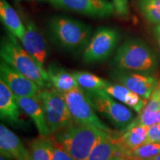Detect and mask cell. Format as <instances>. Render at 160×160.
<instances>
[{
  "label": "cell",
  "instance_id": "obj_31",
  "mask_svg": "<svg viewBox=\"0 0 160 160\" xmlns=\"http://www.w3.org/2000/svg\"><path fill=\"white\" fill-rule=\"evenodd\" d=\"M11 159H9V158H8L7 157H5V155L3 154H1V156H0V160H9Z\"/></svg>",
  "mask_w": 160,
  "mask_h": 160
},
{
  "label": "cell",
  "instance_id": "obj_29",
  "mask_svg": "<svg viewBox=\"0 0 160 160\" xmlns=\"http://www.w3.org/2000/svg\"><path fill=\"white\" fill-rule=\"evenodd\" d=\"M150 142H160V123L148 127V141Z\"/></svg>",
  "mask_w": 160,
  "mask_h": 160
},
{
  "label": "cell",
  "instance_id": "obj_36",
  "mask_svg": "<svg viewBox=\"0 0 160 160\" xmlns=\"http://www.w3.org/2000/svg\"><path fill=\"white\" fill-rule=\"evenodd\" d=\"M38 1H42V2H45V1H49V0H38Z\"/></svg>",
  "mask_w": 160,
  "mask_h": 160
},
{
  "label": "cell",
  "instance_id": "obj_6",
  "mask_svg": "<svg viewBox=\"0 0 160 160\" xmlns=\"http://www.w3.org/2000/svg\"><path fill=\"white\" fill-rule=\"evenodd\" d=\"M85 92L91 99L95 111L104 115L116 128L125 131L135 119L131 110L116 101L105 90Z\"/></svg>",
  "mask_w": 160,
  "mask_h": 160
},
{
  "label": "cell",
  "instance_id": "obj_28",
  "mask_svg": "<svg viewBox=\"0 0 160 160\" xmlns=\"http://www.w3.org/2000/svg\"><path fill=\"white\" fill-rule=\"evenodd\" d=\"M142 110L148 111H157L160 110V99L158 96L157 90L153 92L148 102L145 103V107Z\"/></svg>",
  "mask_w": 160,
  "mask_h": 160
},
{
  "label": "cell",
  "instance_id": "obj_18",
  "mask_svg": "<svg viewBox=\"0 0 160 160\" xmlns=\"http://www.w3.org/2000/svg\"><path fill=\"white\" fill-rule=\"evenodd\" d=\"M0 19L7 31L21 41L25 26L21 16L6 0H0Z\"/></svg>",
  "mask_w": 160,
  "mask_h": 160
},
{
  "label": "cell",
  "instance_id": "obj_23",
  "mask_svg": "<svg viewBox=\"0 0 160 160\" xmlns=\"http://www.w3.org/2000/svg\"><path fill=\"white\" fill-rule=\"evenodd\" d=\"M105 91L115 99L119 101L120 102L125 104L128 106L131 105L133 100L131 99H133V97H134L136 94L135 93L130 91L128 88L120 83L108 82L105 88Z\"/></svg>",
  "mask_w": 160,
  "mask_h": 160
},
{
  "label": "cell",
  "instance_id": "obj_19",
  "mask_svg": "<svg viewBox=\"0 0 160 160\" xmlns=\"http://www.w3.org/2000/svg\"><path fill=\"white\" fill-rule=\"evenodd\" d=\"M53 139L49 137H41L30 144V155L31 160H52Z\"/></svg>",
  "mask_w": 160,
  "mask_h": 160
},
{
  "label": "cell",
  "instance_id": "obj_14",
  "mask_svg": "<svg viewBox=\"0 0 160 160\" xmlns=\"http://www.w3.org/2000/svg\"><path fill=\"white\" fill-rule=\"evenodd\" d=\"M16 99L22 111L33 120L40 137H49L51 131L46 122L45 113L40 102L39 96L33 97H20L16 96Z\"/></svg>",
  "mask_w": 160,
  "mask_h": 160
},
{
  "label": "cell",
  "instance_id": "obj_5",
  "mask_svg": "<svg viewBox=\"0 0 160 160\" xmlns=\"http://www.w3.org/2000/svg\"><path fill=\"white\" fill-rule=\"evenodd\" d=\"M39 98L51 133H57L73 124V118L63 94L53 88H45Z\"/></svg>",
  "mask_w": 160,
  "mask_h": 160
},
{
  "label": "cell",
  "instance_id": "obj_1",
  "mask_svg": "<svg viewBox=\"0 0 160 160\" xmlns=\"http://www.w3.org/2000/svg\"><path fill=\"white\" fill-rule=\"evenodd\" d=\"M47 31L56 46L73 54L83 52L92 37L89 25L64 15H55L50 18Z\"/></svg>",
  "mask_w": 160,
  "mask_h": 160
},
{
  "label": "cell",
  "instance_id": "obj_24",
  "mask_svg": "<svg viewBox=\"0 0 160 160\" xmlns=\"http://www.w3.org/2000/svg\"><path fill=\"white\" fill-rule=\"evenodd\" d=\"M160 153V142H147L131 151L133 160L151 159Z\"/></svg>",
  "mask_w": 160,
  "mask_h": 160
},
{
  "label": "cell",
  "instance_id": "obj_10",
  "mask_svg": "<svg viewBox=\"0 0 160 160\" xmlns=\"http://www.w3.org/2000/svg\"><path fill=\"white\" fill-rule=\"evenodd\" d=\"M111 77L144 99H149L159 83L150 73L117 68L111 72Z\"/></svg>",
  "mask_w": 160,
  "mask_h": 160
},
{
  "label": "cell",
  "instance_id": "obj_8",
  "mask_svg": "<svg viewBox=\"0 0 160 160\" xmlns=\"http://www.w3.org/2000/svg\"><path fill=\"white\" fill-rule=\"evenodd\" d=\"M63 96L75 123L94 126L108 133H113L96 114L91 99L81 88H74Z\"/></svg>",
  "mask_w": 160,
  "mask_h": 160
},
{
  "label": "cell",
  "instance_id": "obj_9",
  "mask_svg": "<svg viewBox=\"0 0 160 160\" xmlns=\"http://www.w3.org/2000/svg\"><path fill=\"white\" fill-rule=\"evenodd\" d=\"M57 8L65 10L94 19H105L115 13L108 0H49Z\"/></svg>",
  "mask_w": 160,
  "mask_h": 160
},
{
  "label": "cell",
  "instance_id": "obj_26",
  "mask_svg": "<svg viewBox=\"0 0 160 160\" xmlns=\"http://www.w3.org/2000/svg\"><path fill=\"white\" fill-rule=\"evenodd\" d=\"M116 14L121 18H128L130 15L129 4L128 0H111Z\"/></svg>",
  "mask_w": 160,
  "mask_h": 160
},
{
  "label": "cell",
  "instance_id": "obj_20",
  "mask_svg": "<svg viewBox=\"0 0 160 160\" xmlns=\"http://www.w3.org/2000/svg\"><path fill=\"white\" fill-rule=\"evenodd\" d=\"M78 85L85 91H93L105 90L109 82L88 71H73Z\"/></svg>",
  "mask_w": 160,
  "mask_h": 160
},
{
  "label": "cell",
  "instance_id": "obj_16",
  "mask_svg": "<svg viewBox=\"0 0 160 160\" xmlns=\"http://www.w3.org/2000/svg\"><path fill=\"white\" fill-rule=\"evenodd\" d=\"M20 107L14 93L2 80H0V117L12 125L19 122Z\"/></svg>",
  "mask_w": 160,
  "mask_h": 160
},
{
  "label": "cell",
  "instance_id": "obj_34",
  "mask_svg": "<svg viewBox=\"0 0 160 160\" xmlns=\"http://www.w3.org/2000/svg\"><path fill=\"white\" fill-rule=\"evenodd\" d=\"M15 2H24V1H29V0H14Z\"/></svg>",
  "mask_w": 160,
  "mask_h": 160
},
{
  "label": "cell",
  "instance_id": "obj_4",
  "mask_svg": "<svg viewBox=\"0 0 160 160\" xmlns=\"http://www.w3.org/2000/svg\"><path fill=\"white\" fill-rule=\"evenodd\" d=\"M112 65L117 69L151 73L157 68L158 59L143 40L129 38L117 48Z\"/></svg>",
  "mask_w": 160,
  "mask_h": 160
},
{
  "label": "cell",
  "instance_id": "obj_2",
  "mask_svg": "<svg viewBox=\"0 0 160 160\" xmlns=\"http://www.w3.org/2000/svg\"><path fill=\"white\" fill-rule=\"evenodd\" d=\"M19 42L10 32L2 37L0 45L2 60L34 82L40 90L50 88L51 85L47 71L38 65Z\"/></svg>",
  "mask_w": 160,
  "mask_h": 160
},
{
  "label": "cell",
  "instance_id": "obj_21",
  "mask_svg": "<svg viewBox=\"0 0 160 160\" xmlns=\"http://www.w3.org/2000/svg\"><path fill=\"white\" fill-rule=\"evenodd\" d=\"M111 134L102 137L98 142L87 160H111L114 158L117 144L111 139Z\"/></svg>",
  "mask_w": 160,
  "mask_h": 160
},
{
  "label": "cell",
  "instance_id": "obj_12",
  "mask_svg": "<svg viewBox=\"0 0 160 160\" xmlns=\"http://www.w3.org/2000/svg\"><path fill=\"white\" fill-rule=\"evenodd\" d=\"M0 77L17 97H37L41 91L34 82L22 74L3 60L0 63Z\"/></svg>",
  "mask_w": 160,
  "mask_h": 160
},
{
  "label": "cell",
  "instance_id": "obj_32",
  "mask_svg": "<svg viewBox=\"0 0 160 160\" xmlns=\"http://www.w3.org/2000/svg\"><path fill=\"white\" fill-rule=\"evenodd\" d=\"M156 90H157L158 96H159V99H160V82L159 83V85H158L157 88H156Z\"/></svg>",
  "mask_w": 160,
  "mask_h": 160
},
{
  "label": "cell",
  "instance_id": "obj_25",
  "mask_svg": "<svg viewBox=\"0 0 160 160\" xmlns=\"http://www.w3.org/2000/svg\"><path fill=\"white\" fill-rule=\"evenodd\" d=\"M133 122L141 124L150 127V126L160 123V110L157 111H148L142 110Z\"/></svg>",
  "mask_w": 160,
  "mask_h": 160
},
{
  "label": "cell",
  "instance_id": "obj_7",
  "mask_svg": "<svg viewBox=\"0 0 160 160\" xmlns=\"http://www.w3.org/2000/svg\"><path fill=\"white\" fill-rule=\"evenodd\" d=\"M120 39L121 33L119 30L111 27H99L92 35L82 52L83 61L93 64L108 59L117 48Z\"/></svg>",
  "mask_w": 160,
  "mask_h": 160
},
{
  "label": "cell",
  "instance_id": "obj_30",
  "mask_svg": "<svg viewBox=\"0 0 160 160\" xmlns=\"http://www.w3.org/2000/svg\"><path fill=\"white\" fill-rule=\"evenodd\" d=\"M154 35H155V37H156V39H157L158 45H159V48H160V25L156 26V28L154 29Z\"/></svg>",
  "mask_w": 160,
  "mask_h": 160
},
{
  "label": "cell",
  "instance_id": "obj_37",
  "mask_svg": "<svg viewBox=\"0 0 160 160\" xmlns=\"http://www.w3.org/2000/svg\"><path fill=\"white\" fill-rule=\"evenodd\" d=\"M145 160H150V159H145Z\"/></svg>",
  "mask_w": 160,
  "mask_h": 160
},
{
  "label": "cell",
  "instance_id": "obj_22",
  "mask_svg": "<svg viewBox=\"0 0 160 160\" xmlns=\"http://www.w3.org/2000/svg\"><path fill=\"white\" fill-rule=\"evenodd\" d=\"M139 8L147 21L160 25V0H139Z\"/></svg>",
  "mask_w": 160,
  "mask_h": 160
},
{
  "label": "cell",
  "instance_id": "obj_13",
  "mask_svg": "<svg viewBox=\"0 0 160 160\" xmlns=\"http://www.w3.org/2000/svg\"><path fill=\"white\" fill-rule=\"evenodd\" d=\"M0 151L11 159L31 160L29 150L19 137L2 124L0 125Z\"/></svg>",
  "mask_w": 160,
  "mask_h": 160
},
{
  "label": "cell",
  "instance_id": "obj_11",
  "mask_svg": "<svg viewBox=\"0 0 160 160\" xmlns=\"http://www.w3.org/2000/svg\"><path fill=\"white\" fill-rule=\"evenodd\" d=\"M19 14L25 26V33L21 42L25 51L34 59L42 68L48 57V47L46 39L33 19L19 11Z\"/></svg>",
  "mask_w": 160,
  "mask_h": 160
},
{
  "label": "cell",
  "instance_id": "obj_15",
  "mask_svg": "<svg viewBox=\"0 0 160 160\" xmlns=\"http://www.w3.org/2000/svg\"><path fill=\"white\" fill-rule=\"evenodd\" d=\"M148 130V126L133 122L128 128L122 131V133L119 136H117L113 132L111 134V138L114 143L128 151H132L147 142Z\"/></svg>",
  "mask_w": 160,
  "mask_h": 160
},
{
  "label": "cell",
  "instance_id": "obj_3",
  "mask_svg": "<svg viewBox=\"0 0 160 160\" xmlns=\"http://www.w3.org/2000/svg\"><path fill=\"white\" fill-rule=\"evenodd\" d=\"M108 134L94 126L73 122L55 133L53 139L75 160H87L98 142Z\"/></svg>",
  "mask_w": 160,
  "mask_h": 160
},
{
  "label": "cell",
  "instance_id": "obj_33",
  "mask_svg": "<svg viewBox=\"0 0 160 160\" xmlns=\"http://www.w3.org/2000/svg\"><path fill=\"white\" fill-rule=\"evenodd\" d=\"M150 160H160V153L159 154H158L157 156H156V157H154L153 158H152V159H151Z\"/></svg>",
  "mask_w": 160,
  "mask_h": 160
},
{
  "label": "cell",
  "instance_id": "obj_17",
  "mask_svg": "<svg viewBox=\"0 0 160 160\" xmlns=\"http://www.w3.org/2000/svg\"><path fill=\"white\" fill-rule=\"evenodd\" d=\"M51 88L61 93H68L79 87L73 73H71L62 67L51 64L47 69Z\"/></svg>",
  "mask_w": 160,
  "mask_h": 160
},
{
  "label": "cell",
  "instance_id": "obj_27",
  "mask_svg": "<svg viewBox=\"0 0 160 160\" xmlns=\"http://www.w3.org/2000/svg\"><path fill=\"white\" fill-rule=\"evenodd\" d=\"M52 160H75L71 155L66 152L59 144L53 139V157Z\"/></svg>",
  "mask_w": 160,
  "mask_h": 160
},
{
  "label": "cell",
  "instance_id": "obj_35",
  "mask_svg": "<svg viewBox=\"0 0 160 160\" xmlns=\"http://www.w3.org/2000/svg\"><path fill=\"white\" fill-rule=\"evenodd\" d=\"M111 160H125V159H117V158H113Z\"/></svg>",
  "mask_w": 160,
  "mask_h": 160
}]
</instances>
